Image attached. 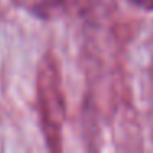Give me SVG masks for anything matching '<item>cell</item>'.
I'll list each match as a JSON object with an SVG mask.
<instances>
[{
	"label": "cell",
	"mask_w": 153,
	"mask_h": 153,
	"mask_svg": "<svg viewBox=\"0 0 153 153\" xmlns=\"http://www.w3.org/2000/svg\"><path fill=\"white\" fill-rule=\"evenodd\" d=\"M133 4H137L142 8H146V10H153V0H133Z\"/></svg>",
	"instance_id": "cell-1"
}]
</instances>
